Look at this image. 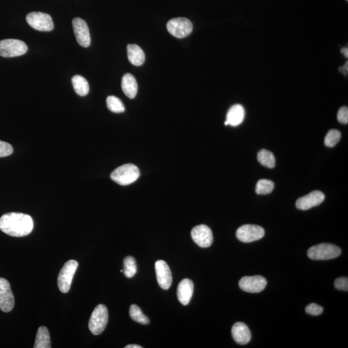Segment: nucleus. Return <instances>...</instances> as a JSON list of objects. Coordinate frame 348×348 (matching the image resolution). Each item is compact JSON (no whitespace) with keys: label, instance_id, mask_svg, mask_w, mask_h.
Segmentation results:
<instances>
[{"label":"nucleus","instance_id":"obj_33","mask_svg":"<svg viewBox=\"0 0 348 348\" xmlns=\"http://www.w3.org/2000/svg\"><path fill=\"white\" fill-rule=\"evenodd\" d=\"M339 72L344 74L345 76H347L348 73V63L347 61L342 66L339 68Z\"/></svg>","mask_w":348,"mask_h":348},{"label":"nucleus","instance_id":"obj_26","mask_svg":"<svg viewBox=\"0 0 348 348\" xmlns=\"http://www.w3.org/2000/svg\"><path fill=\"white\" fill-rule=\"evenodd\" d=\"M107 106L111 112L114 113H122L125 111V106L118 97L111 96L107 97Z\"/></svg>","mask_w":348,"mask_h":348},{"label":"nucleus","instance_id":"obj_29","mask_svg":"<svg viewBox=\"0 0 348 348\" xmlns=\"http://www.w3.org/2000/svg\"><path fill=\"white\" fill-rule=\"evenodd\" d=\"M13 148L8 143L0 141V157L10 156L13 153Z\"/></svg>","mask_w":348,"mask_h":348},{"label":"nucleus","instance_id":"obj_1","mask_svg":"<svg viewBox=\"0 0 348 348\" xmlns=\"http://www.w3.org/2000/svg\"><path fill=\"white\" fill-rule=\"evenodd\" d=\"M34 228V221L27 214L11 212L0 218V230L13 237H24Z\"/></svg>","mask_w":348,"mask_h":348},{"label":"nucleus","instance_id":"obj_19","mask_svg":"<svg viewBox=\"0 0 348 348\" xmlns=\"http://www.w3.org/2000/svg\"><path fill=\"white\" fill-rule=\"evenodd\" d=\"M121 88L126 96L130 99L136 96L138 85L134 76L128 73L123 76L121 81Z\"/></svg>","mask_w":348,"mask_h":348},{"label":"nucleus","instance_id":"obj_20","mask_svg":"<svg viewBox=\"0 0 348 348\" xmlns=\"http://www.w3.org/2000/svg\"><path fill=\"white\" fill-rule=\"evenodd\" d=\"M128 60L132 65L141 66L144 63L145 55L140 46L135 44H129L127 46Z\"/></svg>","mask_w":348,"mask_h":348},{"label":"nucleus","instance_id":"obj_22","mask_svg":"<svg viewBox=\"0 0 348 348\" xmlns=\"http://www.w3.org/2000/svg\"><path fill=\"white\" fill-rule=\"evenodd\" d=\"M72 83L76 94L80 96H85L89 92V85L87 80L83 76L76 75L72 79Z\"/></svg>","mask_w":348,"mask_h":348},{"label":"nucleus","instance_id":"obj_34","mask_svg":"<svg viewBox=\"0 0 348 348\" xmlns=\"http://www.w3.org/2000/svg\"><path fill=\"white\" fill-rule=\"evenodd\" d=\"M125 348H142V346H141L140 345H137V344H129L126 345L125 347Z\"/></svg>","mask_w":348,"mask_h":348},{"label":"nucleus","instance_id":"obj_27","mask_svg":"<svg viewBox=\"0 0 348 348\" xmlns=\"http://www.w3.org/2000/svg\"><path fill=\"white\" fill-rule=\"evenodd\" d=\"M274 189L273 181L268 180H261L257 182L256 192L257 194L266 195L270 194Z\"/></svg>","mask_w":348,"mask_h":348},{"label":"nucleus","instance_id":"obj_14","mask_svg":"<svg viewBox=\"0 0 348 348\" xmlns=\"http://www.w3.org/2000/svg\"><path fill=\"white\" fill-rule=\"evenodd\" d=\"M157 283L162 289L168 290L172 283V275L165 261L159 260L155 264Z\"/></svg>","mask_w":348,"mask_h":348},{"label":"nucleus","instance_id":"obj_5","mask_svg":"<svg viewBox=\"0 0 348 348\" xmlns=\"http://www.w3.org/2000/svg\"><path fill=\"white\" fill-rule=\"evenodd\" d=\"M27 51V45L21 40L7 39L0 41V56L4 58L20 56Z\"/></svg>","mask_w":348,"mask_h":348},{"label":"nucleus","instance_id":"obj_10","mask_svg":"<svg viewBox=\"0 0 348 348\" xmlns=\"http://www.w3.org/2000/svg\"><path fill=\"white\" fill-rule=\"evenodd\" d=\"M14 306V297L9 281L0 278V309L2 311H11Z\"/></svg>","mask_w":348,"mask_h":348},{"label":"nucleus","instance_id":"obj_6","mask_svg":"<svg viewBox=\"0 0 348 348\" xmlns=\"http://www.w3.org/2000/svg\"><path fill=\"white\" fill-rule=\"evenodd\" d=\"M78 267L77 261L75 260H70L66 262L61 268L58 275V285L59 290L62 293L66 294L70 290L71 283Z\"/></svg>","mask_w":348,"mask_h":348},{"label":"nucleus","instance_id":"obj_9","mask_svg":"<svg viewBox=\"0 0 348 348\" xmlns=\"http://www.w3.org/2000/svg\"><path fill=\"white\" fill-rule=\"evenodd\" d=\"M264 235V230L261 226L254 225H245L240 226L236 232L237 239L242 242H252L262 239Z\"/></svg>","mask_w":348,"mask_h":348},{"label":"nucleus","instance_id":"obj_28","mask_svg":"<svg viewBox=\"0 0 348 348\" xmlns=\"http://www.w3.org/2000/svg\"><path fill=\"white\" fill-rule=\"evenodd\" d=\"M341 133L337 130L332 129L329 131L324 140V144L328 147H333L339 142Z\"/></svg>","mask_w":348,"mask_h":348},{"label":"nucleus","instance_id":"obj_8","mask_svg":"<svg viewBox=\"0 0 348 348\" xmlns=\"http://www.w3.org/2000/svg\"><path fill=\"white\" fill-rule=\"evenodd\" d=\"M28 25L36 30L49 32L54 28V23L51 16L41 12H32L27 14L26 18Z\"/></svg>","mask_w":348,"mask_h":348},{"label":"nucleus","instance_id":"obj_25","mask_svg":"<svg viewBox=\"0 0 348 348\" xmlns=\"http://www.w3.org/2000/svg\"><path fill=\"white\" fill-rule=\"evenodd\" d=\"M129 314L131 319L133 321L137 322L138 323L147 325V324L150 323L149 318L143 314L140 307H138L137 305H131Z\"/></svg>","mask_w":348,"mask_h":348},{"label":"nucleus","instance_id":"obj_11","mask_svg":"<svg viewBox=\"0 0 348 348\" xmlns=\"http://www.w3.org/2000/svg\"><path fill=\"white\" fill-rule=\"evenodd\" d=\"M267 281L263 276L260 275L247 276L240 280L239 285L240 289L249 293H259L266 288Z\"/></svg>","mask_w":348,"mask_h":348},{"label":"nucleus","instance_id":"obj_7","mask_svg":"<svg viewBox=\"0 0 348 348\" xmlns=\"http://www.w3.org/2000/svg\"><path fill=\"white\" fill-rule=\"evenodd\" d=\"M166 28L170 34L181 39L191 34L193 25L191 21L187 18H176L168 21Z\"/></svg>","mask_w":348,"mask_h":348},{"label":"nucleus","instance_id":"obj_36","mask_svg":"<svg viewBox=\"0 0 348 348\" xmlns=\"http://www.w3.org/2000/svg\"><path fill=\"white\" fill-rule=\"evenodd\" d=\"M120 271H121V272L123 273V270H121Z\"/></svg>","mask_w":348,"mask_h":348},{"label":"nucleus","instance_id":"obj_21","mask_svg":"<svg viewBox=\"0 0 348 348\" xmlns=\"http://www.w3.org/2000/svg\"><path fill=\"white\" fill-rule=\"evenodd\" d=\"M34 348H51V338L48 329L45 326H40L38 328L37 337H36Z\"/></svg>","mask_w":348,"mask_h":348},{"label":"nucleus","instance_id":"obj_16","mask_svg":"<svg viewBox=\"0 0 348 348\" xmlns=\"http://www.w3.org/2000/svg\"><path fill=\"white\" fill-rule=\"evenodd\" d=\"M194 290V283L189 279H185L181 281L178 288L179 301L185 306L188 304L192 299Z\"/></svg>","mask_w":348,"mask_h":348},{"label":"nucleus","instance_id":"obj_15","mask_svg":"<svg viewBox=\"0 0 348 348\" xmlns=\"http://www.w3.org/2000/svg\"><path fill=\"white\" fill-rule=\"evenodd\" d=\"M324 199H325V195L323 193L319 190H316L298 199L296 202V207L297 208L301 211H307L320 205L324 201Z\"/></svg>","mask_w":348,"mask_h":348},{"label":"nucleus","instance_id":"obj_3","mask_svg":"<svg viewBox=\"0 0 348 348\" xmlns=\"http://www.w3.org/2000/svg\"><path fill=\"white\" fill-rule=\"evenodd\" d=\"M108 309L103 304H99L94 309L90 317L89 328L92 334L98 335L106 329L108 323Z\"/></svg>","mask_w":348,"mask_h":348},{"label":"nucleus","instance_id":"obj_12","mask_svg":"<svg viewBox=\"0 0 348 348\" xmlns=\"http://www.w3.org/2000/svg\"><path fill=\"white\" fill-rule=\"evenodd\" d=\"M191 236L193 240L201 248L211 247L213 242L211 229L204 225L195 226L192 230Z\"/></svg>","mask_w":348,"mask_h":348},{"label":"nucleus","instance_id":"obj_30","mask_svg":"<svg viewBox=\"0 0 348 348\" xmlns=\"http://www.w3.org/2000/svg\"><path fill=\"white\" fill-rule=\"evenodd\" d=\"M323 308L319 305L312 303L306 307V312L311 316H319L323 313Z\"/></svg>","mask_w":348,"mask_h":348},{"label":"nucleus","instance_id":"obj_32","mask_svg":"<svg viewBox=\"0 0 348 348\" xmlns=\"http://www.w3.org/2000/svg\"><path fill=\"white\" fill-rule=\"evenodd\" d=\"M337 119L340 123L347 124L348 109L347 107H342L339 109L337 114Z\"/></svg>","mask_w":348,"mask_h":348},{"label":"nucleus","instance_id":"obj_31","mask_svg":"<svg viewBox=\"0 0 348 348\" xmlns=\"http://www.w3.org/2000/svg\"><path fill=\"white\" fill-rule=\"evenodd\" d=\"M334 286L338 290L348 291V280L347 277H339L335 281Z\"/></svg>","mask_w":348,"mask_h":348},{"label":"nucleus","instance_id":"obj_17","mask_svg":"<svg viewBox=\"0 0 348 348\" xmlns=\"http://www.w3.org/2000/svg\"><path fill=\"white\" fill-rule=\"evenodd\" d=\"M232 334L235 341L240 345L248 344L252 338L249 327L242 323H237L233 326Z\"/></svg>","mask_w":348,"mask_h":348},{"label":"nucleus","instance_id":"obj_2","mask_svg":"<svg viewBox=\"0 0 348 348\" xmlns=\"http://www.w3.org/2000/svg\"><path fill=\"white\" fill-rule=\"evenodd\" d=\"M139 168L135 164L128 163L117 168L111 174V180L118 185L126 186L132 184L140 178Z\"/></svg>","mask_w":348,"mask_h":348},{"label":"nucleus","instance_id":"obj_23","mask_svg":"<svg viewBox=\"0 0 348 348\" xmlns=\"http://www.w3.org/2000/svg\"><path fill=\"white\" fill-rule=\"evenodd\" d=\"M257 160L262 165L269 168H273L275 166V159L273 154L268 150L263 149L257 154Z\"/></svg>","mask_w":348,"mask_h":348},{"label":"nucleus","instance_id":"obj_35","mask_svg":"<svg viewBox=\"0 0 348 348\" xmlns=\"http://www.w3.org/2000/svg\"><path fill=\"white\" fill-rule=\"evenodd\" d=\"M341 53L342 54H344V56L345 57H346V58H347V57H348V49L347 48H343L341 50Z\"/></svg>","mask_w":348,"mask_h":348},{"label":"nucleus","instance_id":"obj_24","mask_svg":"<svg viewBox=\"0 0 348 348\" xmlns=\"http://www.w3.org/2000/svg\"><path fill=\"white\" fill-rule=\"evenodd\" d=\"M123 273L127 278H132L137 272V264L133 257H125L123 261Z\"/></svg>","mask_w":348,"mask_h":348},{"label":"nucleus","instance_id":"obj_18","mask_svg":"<svg viewBox=\"0 0 348 348\" xmlns=\"http://www.w3.org/2000/svg\"><path fill=\"white\" fill-rule=\"evenodd\" d=\"M245 116V111L240 105H235L231 107L226 115L225 125L236 126L242 123Z\"/></svg>","mask_w":348,"mask_h":348},{"label":"nucleus","instance_id":"obj_13","mask_svg":"<svg viewBox=\"0 0 348 348\" xmlns=\"http://www.w3.org/2000/svg\"><path fill=\"white\" fill-rule=\"evenodd\" d=\"M74 32L79 45L83 47H89L91 42L89 27L82 18H76L73 21Z\"/></svg>","mask_w":348,"mask_h":348},{"label":"nucleus","instance_id":"obj_4","mask_svg":"<svg viewBox=\"0 0 348 348\" xmlns=\"http://www.w3.org/2000/svg\"><path fill=\"white\" fill-rule=\"evenodd\" d=\"M341 254V250L334 245L321 243L310 248L307 251V256L313 260H330L335 259Z\"/></svg>","mask_w":348,"mask_h":348}]
</instances>
